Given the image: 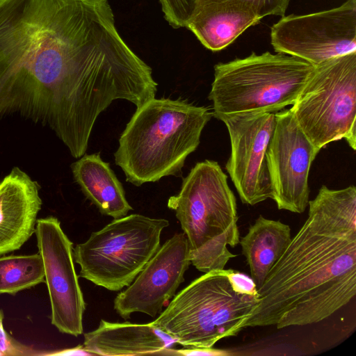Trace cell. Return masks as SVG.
Listing matches in <instances>:
<instances>
[{"label": "cell", "instance_id": "obj_1", "mask_svg": "<svg viewBox=\"0 0 356 356\" xmlns=\"http://www.w3.org/2000/svg\"><path fill=\"white\" fill-rule=\"evenodd\" d=\"M142 65L108 0H0V122L47 127L75 159L102 111L135 99Z\"/></svg>", "mask_w": 356, "mask_h": 356}, {"label": "cell", "instance_id": "obj_2", "mask_svg": "<svg viewBox=\"0 0 356 356\" xmlns=\"http://www.w3.org/2000/svg\"><path fill=\"white\" fill-rule=\"evenodd\" d=\"M308 207L307 219L258 289L245 328L318 323L355 296V186L323 185Z\"/></svg>", "mask_w": 356, "mask_h": 356}, {"label": "cell", "instance_id": "obj_3", "mask_svg": "<svg viewBox=\"0 0 356 356\" xmlns=\"http://www.w3.org/2000/svg\"><path fill=\"white\" fill-rule=\"evenodd\" d=\"M212 117L205 106L153 98L138 108L119 139L115 163L136 186L181 174Z\"/></svg>", "mask_w": 356, "mask_h": 356}, {"label": "cell", "instance_id": "obj_4", "mask_svg": "<svg viewBox=\"0 0 356 356\" xmlns=\"http://www.w3.org/2000/svg\"><path fill=\"white\" fill-rule=\"evenodd\" d=\"M167 205L187 237L191 262L198 270L224 269L236 257L227 246L240 241L236 200L217 161L197 163Z\"/></svg>", "mask_w": 356, "mask_h": 356}, {"label": "cell", "instance_id": "obj_5", "mask_svg": "<svg viewBox=\"0 0 356 356\" xmlns=\"http://www.w3.org/2000/svg\"><path fill=\"white\" fill-rule=\"evenodd\" d=\"M259 298L236 290L228 270H213L179 292L152 323L184 348H211L245 328Z\"/></svg>", "mask_w": 356, "mask_h": 356}, {"label": "cell", "instance_id": "obj_6", "mask_svg": "<svg viewBox=\"0 0 356 356\" xmlns=\"http://www.w3.org/2000/svg\"><path fill=\"white\" fill-rule=\"evenodd\" d=\"M314 68L299 58L268 51L219 63L208 96L212 116L284 110L295 103Z\"/></svg>", "mask_w": 356, "mask_h": 356}, {"label": "cell", "instance_id": "obj_7", "mask_svg": "<svg viewBox=\"0 0 356 356\" xmlns=\"http://www.w3.org/2000/svg\"><path fill=\"white\" fill-rule=\"evenodd\" d=\"M169 225L136 213L115 218L73 249L79 276L112 291L129 286L159 250Z\"/></svg>", "mask_w": 356, "mask_h": 356}, {"label": "cell", "instance_id": "obj_8", "mask_svg": "<svg viewBox=\"0 0 356 356\" xmlns=\"http://www.w3.org/2000/svg\"><path fill=\"white\" fill-rule=\"evenodd\" d=\"M290 111L318 153L341 139L355 150L356 51L314 66Z\"/></svg>", "mask_w": 356, "mask_h": 356}, {"label": "cell", "instance_id": "obj_9", "mask_svg": "<svg viewBox=\"0 0 356 356\" xmlns=\"http://www.w3.org/2000/svg\"><path fill=\"white\" fill-rule=\"evenodd\" d=\"M270 42L276 52L314 66L356 51V0L307 15L283 16L273 25Z\"/></svg>", "mask_w": 356, "mask_h": 356}, {"label": "cell", "instance_id": "obj_10", "mask_svg": "<svg viewBox=\"0 0 356 356\" xmlns=\"http://www.w3.org/2000/svg\"><path fill=\"white\" fill-rule=\"evenodd\" d=\"M275 113L218 115L225 124L231 152L225 169L243 204L254 205L272 197L266 151L275 125Z\"/></svg>", "mask_w": 356, "mask_h": 356}, {"label": "cell", "instance_id": "obj_11", "mask_svg": "<svg viewBox=\"0 0 356 356\" xmlns=\"http://www.w3.org/2000/svg\"><path fill=\"white\" fill-rule=\"evenodd\" d=\"M35 234L44 269L51 323L62 333H83L86 302L74 265L72 242L54 217L37 220Z\"/></svg>", "mask_w": 356, "mask_h": 356}, {"label": "cell", "instance_id": "obj_12", "mask_svg": "<svg viewBox=\"0 0 356 356\" xmlns=\"http://www.w3.org/2000/svg\"><path fill=\"white\" fill-rule=\"evenodd\" d=\"M275 125L266 151L273 200L278 209L303 213L309 197V174L318 154L290 109L275 113Z\"/></svg>", "mask_w": 356, "mask_h": 356}, {"label": "cell", "instance_id": "obj_13", "mask_svg": "<svg viewBox=\"0 0 356 356\" xmlns=\"http://www.w3.org/2000/svg\"><path fill=\"white\" fill-rule=\"evenodd\" d=\"M191 262L186 234L176 233L149 260L128 288L114 299V309L124 319L135 312L155 317L175 296Z\"/></svg>", "mask_w": 356, "mask_h": 356}, {"label": "cell", "instance_id": "obj_14", "mask_svg": "<svg viewBox=\"0 0 356 356\" xmlns=\"http://www.w3.org/2000/svg\"><path fill=\"white\" fill-rule=\"evenodd\" d=\"M39 185L17 167L0 181V255L19 249L35 230Z\"/></svg>", "mask_w": 356, "mask_h": 356}, {"label": "cell", "instance_id": "obj_15", "mask_svg": "<svg viewBox=\"0 0 356 356\" xmlns=\"http://www.w3.org/2000/svg\"><path fill=\"white\" fill-rule=\"evenodd\" d=\"M177 343L152 322L145 324L102 319L84 334L83 346L92 355H175Z\"/></svg>", "mask_w": 356, "mask_h": 356}, {"label": "cell", "instance_id": "obj_16", "mask_svg": "<svg viewBox=\"0 0 356 356\" xmlns=\"http://www.w3.org/2000/svg\"><path fill=\"white\" fill-rule=\"evenodd\" d=\"M261 19L237 0H194L186 28L212 51L222 50Z\"/></svg>", "mask_w": 356, "mask_h": 356}, {"label": "cell", "instance_id": "obj_17", "mask_svg": "<svg viewBox=\"0 0 356 356\" xmlns=\"http://www.w3.org/2000/svg\"><path fill=\"white\" fill-rule=\"evenodd\" d=\"M75 181L101 213L122 218L132 210L121 182L99 153L84 154L72 164Z\"/></svg>", "mask_w": 356, "mask_h": 356}, {"label": "cell", "instance_id": "obj_18", "mask_svg": "<svg viewBox=\"0 0 356 356\" xmlns=\"http://www.w3.org/2000/svg\"><path fill=\"white\" fill-rule=\"evenodd\" d=\"M291 239L290 227L260 215L239 243L257 289L262 286L272 266Z\"/></svg>", "mask_w": 356, "mask_h": 356}, {"label": "cell", "instance_id": "obj_19", "mask_svg": "<svg viewBox=\"0 0 356 356\" xmlns=\"http://www.w3.org/2000/svg\"><path fill=\"white\" fill-rule=\"evenodd\" d=\"M45 282L39 253L0 257V294H15Z\"/></svg>", "mask_w": 356, "mask_h": 356}, {"label": "cell", "instance_id": "obj_20", "mask_svg": "<svg viewBox=\"0 0 356 356\" xmlns=\"http://www.w3.org/2000/svg\"><path fill=\"white\" fill-rule=\"evenodd\" d=\"M194 0H159L166 21L173 28L186 26Z\"/></svg>", "mask_w": 356, "mask_h": 356}, {"label": "cell", "instance_id": "obj_21", "mask_svg": "<svg viewBox=\"0 0 356 356\" xmlns=\"http://www.w3.org/2000/svg\"><path fill=\"white\" fill-rule=\"evenodd\" d=\"M248 5L261 19L269 15L283 17L290 0H237Z\"/></svg>", "mask_w": 356, "mask_h": 356}, {"label": "cell", "instance_id": "obj_22", "mask_svg": "<svg viewBox=\"0 0 356 356\" xmlns=\"http://www.w3.org/2000/svg\"><path fill=\"white\" fill-rule=\"evenodd\" d=\"M228 277L233 287L238 291L249 295L259 294L253 280L247 275L228 269Z\"/></svg>", "mask_w": 356, "mask_h": 356}, {"label": "cell", "instance_id": "obj_23", "mask_svg": "<svg viewBox=\"0 0 356 356\" xmlns=\"http://www.w3.org/2000/svg\"><path fill=\"white\" fill-rule=\"evenodd\" d=\"M176 355L186 356H225L230 353L226 350L214 349L211 348H184L175 350Z\"/></svg>", "mask_w": 356, "mask_h": 356}, {"label": "cell", "instance_id": "obj_24", "mask_svg": "<svg viewBox=\"0 0 356 356\" xmlns=\"http://www.w3.org/2000/svg\"><path fill=\"white\" fill-rule=\"evenodd\" d=\"M3 313L0 310V355L13 354L15 351L3 326Z\"/></svg>", "mask_w": 356, "mask_h": 356}, {"label": "cell", "instance_id": "obj_25", "mask_svg": "<svg viewBox=\"0 0 356 356\" xmlns=\"http://www.w3.org/2000/svg\"><path fill=\"white\" fill-rule=\"evenodd\" d=\"M51 355H92L90 353L87 351L83 345H79L78 346L63 350L57 353H51Z\"/></svg>", "mask_w": 356, "mask_h": 356}]
</instances>
